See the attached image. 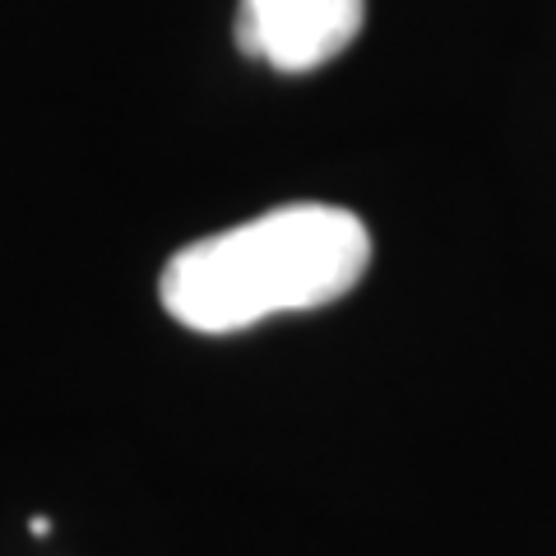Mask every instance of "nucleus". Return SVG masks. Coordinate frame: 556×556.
<instances>
[{"mask_svg":"<svg viewBox=\"0 0 556 556\" xmlns=\"http://www.w3.org/2000/svg\"><path fill=\"white\" fill-rule=\"evenodd\" d=\"M367 0H241L237 47L288 75L320 70L357 42Z\"/></svg>","mask_w":556,"mask_h":556,"instance_id":"nucleus-2","label":"nucleus"},{"mask_svg":"<svg viewBox=\"0 0 556 556\" xmlns=\"http://www.w3.org/2000/svg\"><path fill=\"white\" fill-rule=\"evenodd\" d=\"M371 237L353 208L283 204L190 241L159 278L163 311L195 334H232L283 311H316L357 288Z\"/></svg>","mask_w":556,"mask_h":556,"instance_id":"nucleus-1","label":"nucleus"},{"mask_svg":"<svg viewBox=\"0 0 556 556\" xmlns=\"http://www.w3.org/2000/svg\"><path fill=\"white\" fill-rule=\"evenodd\" d=\"M28 529H33V538H47V533H51V525H47V515H33V525H28Z\"/></svg>","mask_w":556,"mask_h":556,"instance_id":"nucleus-3","label":"nucleus"}]
</instances>
